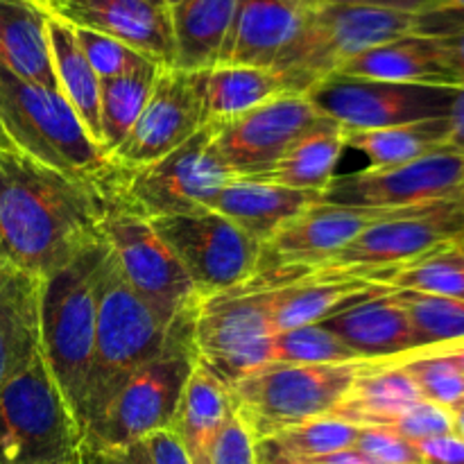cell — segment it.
<instances>
[{"label":"cell","instance_id":"cell-1","mask_svg":"<svg viewBox=\"0 0 464 464\" xmlns=\"http://www.w3.org/2000/svg\"><path fill=\"white\" fill-rule=\"evenodd\" d=\"M63 175L36 159L0 148V263L41 281L102 240V220L121 181Z\"/></svg>","mask_w":464,"mask_h":464},{"label":"cell","instance_id":"cell-2","mask_svg":"<svg viewBox=\"0 0 464 464\" xmlns=\"http://www.w3.org/2000/svg\"><path fill=\"white\" fill-rule=\"evenodd\" d=\"M179 317L175 322L163 320L131 290L116 258L111 252L107 254L98 285L93 353L80 408L82 433L145 365L166 352Z\"/></svg>","mask_w":464,"mask_h":464},{"label":"cell","instance_id":"cell-3","mask_svg":"<svg viewBox=\"0 0 464 464\" xmlns=\"http://www.w3.org/2000/svg\"><path fill=\"white\" fill-rule=\"evenodd\" d=\"M0 125L18 152L63 175L107 181L121 170L91 139L62 91L21 80L3 66Z\"/></svg>","mask_w":464,"mask_h":464},{"label":"cell","instance_id":"cell-4","mask_svg":"<svg viewBox=\"0 0 464 464\" xmlns=\"http://www.w3.org/2000/svg\"><path fill=\"white\" fill-rule=\"evenodd\" d=\"M420 14L365 5H326L304 9L293 44L272 66L284 93L306 95L349 59L401 36L417 34Z\"/></svg>","mask_w":464,"mask_h":464},{"label":"cell","instance_id":"cell-5","mask_svg":"<svg viewBox=\"0 0 464 464\" xmlns=\"http://www.w3.org/2000/svg\"><path fill=\"white\" fill-rule=\"evenodd\" d=\"M107 254L104 240L86 247L44 281L41 295V356L75 411L77 421L93 353L98 285Z\"/></svg>","mask_w":464,"mask_h":464},{"label":"cell","instance_id":"cell-6","mask_svg":"<svg viewBox=\"0 0 464 464\" xmlns=\"http://www.w3.org/2000/svg\"><path fill=\"white\" fill-rule=\"evenodd\" d=\"M370 361L340 365L270 362L229 388L238 420L263 442L306 421L329 417Z\"/></svg>","mask_w":464,"mask_h":464},{"label":"cell","instance_id":"cell-7","mask_svg":"<svg viewBox=\"0 0 464 464\" xmlns=\"http://www.w3.org/2000/svg\"><path fill=\"white\" fill-rule=\"evenodd\" d=\"M84 433L44 356L0 388V464H75Z\"/></svg>","mask_w":464,"mask_h":464},{"label":"cell","instance_id":"cell-8","mask_svg":"<svg viewBox=\"0 0 464 464\" xmlns=\"http://www.w3.org/2000/svg\"><path fill=\"white\" fill-rule=\"evenodd\" d=\"M195 306V304H193ZM195 367L193 308L179 317L166 352L145 365L84 430V444L122 451L159 430H168Z\"/></svg>","mask_w":464,"mask_h":464},{"label":"cell","instance_id":"cell-9","mask_svg":"<svg viewBox=\"0 0 464 464\" xmlns=\"http://www.w3.org/2000/svg\"><path fill=\"white\" fill-rule=\"evenodd\" d=\"M275 288H243L198 297L193 306L195 361L231 388L272 362Z\"/></svg>","mask_w":464,"mask_h":464},{"label":"cell","instance_id":"cell-10","mask_svg":"<svg viewBox=\"0 0 464 464\" xmlns=\"http://www.w3.org/2000/svg\"><path fill=\"white\" fill-rule=\"evenodd\" d=\"M464 238V195L426 211L392 213L367 227L311 275L374 279ZM306 276V275H304Z\"/></svg>","mask_w":464,"mask_h":464},{"label":"cell","instance_id":"cell-11","mask_svg":"<svg viewBox=\"0 0 464 464\" xmlns=\"http://www.w3.org/2000/svg\"><path fill=\"white\" fill-rule=\"evenodd\" d=\"M231 179L234 175L213 154L207 125L166 157L136 170H122L118 195L150 220L195 216L208 211Z\"/></svg>","mask_w":464,"mask_h":464},{"label":"cell","instance_id":"cell-12","mask_svg":"<svg viewBox=\"0 0 464 464\" xmlns=\"http://www.w3.org/2000/svg\"><path fill=\"white\" fill-rule=\"evenodd\" d=\"M122 177V175H121ZM121 186V181H118ZM118 186L102 220V240L116 258L122 276L163 320L175 322L198 302L188 275L150 218L122 202Z\"/></svg>","mask_w":464,"mask_h":464},{"label":"cell","instance_id":"cell-13","mask_svg":"<svg viewBox=\"0 0 464 464\" xmlns=\"http://www.w3.org/2000/svg\"><path fill=\"white\" fill-rule=\"evenodd\" d=\"M188 275L198 297L252 284L261 245L216 211L150 220Z\"/></svg>","mask_w":464,"mask_h":464},{"label":"cell","instance_id":"cell-14","mask_svg":"<svg viewBox=\"0 0 464 464\" xmlns=\"http://www.w3.org/2000/svg\"><path fill=\"white\" fill-rule=\"evenodd\" d=\"M456 91L335 72L306 95L322 116L338 122L344 131H362L449 118Z\"/></svg>","mask_w":464,"mask_h":464},{"label":"cell","instance_id":"cell-15","mask_svg":"<svg viewBox=\"0 0 464 464\" xmlns=\"http://www.w3.org/2000/svg\"><path fill=\"white\" fill-rule=\"evenodd\" d=\"M388 216L392 213L326 202L313 204L263 245L258 272L247 285L275 288L311 275L358 238L367 227Z\"/></svg>","mask_w":464,"mask_h":464},{"label":"cell","instance_id":"cell-16","mask_svg":"<svg viewBox=\"0 0 464 464\" xmlns=\"http://www.w3.org/2000/svg\"><path fill=\"white\" fill-rule=\"evenodd\" d=\"M324 121L308 95L281 93L227 121L213 122L211 150L234 177H256L275 166L304 134Z\"/></svg>","mask_w":464,"mask_h":464},{"label":"cell","instance_id":"cell-17","mask_svg":"<svg viewBox=\"0 0 464 464\" xmlns=\"http://www.w3.org/2000/svg\"><path fill=\"white\" fill-rule=\"evenodd\" d=\"M202 127L207 125L198 72L161 68L139 121L113 154V163L121 170L148 166L186 143Z\"/></svg>","mask_w":464,"mask_h":464},{"label":"cell","instance_id":"cell-18","mask_svg":"<svg viewBox=\"0 0 464 464\" xmlns=\"http://www.w3.org/2000/svg\"><path fill=\"white\" fill-rule=\"evenodd\" d=\"M44 7L68 25L107 34L159 66H172L175 44L168 9L145 0H45Z\"/></svg>","mask_w":464,"mask_h":464},{"label":"cell","instance_id":"cell-19","mask_svg":"<svg viewBox=\"0 0 464 464\" xmlns=\"http://www.w3.org/2000/svg\"><path fill=\"white\" fill-rule=\"evenodd\" d=\"M304 23L295 0H236L218 66L270 68L279 62Z\"/></svg>","mask_w":464,"mask_h":464},{"label":"cell","instance_id":"cell-20","mask_svg":"<svg viewBox=\"0 0 464 464\" xmlns=\"http://www.w3.org/2000/svg\"><path fill=\"white\" fill-rule=\"evenodd\" d=\"M362 361H388L415 349L411 317L390 288L322 322Z\"/></svg>","mask_w":464,"mask_h":464},{"label":"cell","instance_id":"cell-21","mask_svg":"<svg viewBox=\"0 0 464 464\" xmlns=\"http://www.w3.org/2000/svg\"><path fill=\"white\" fill-rule=\"evenodd\" d=\"M338 75L397 82V84L460 89L456 72L449 66L442 41L440 36L429 34H408L365 50L358 57L349 59L340 68Z\"/></svg>","mask_w":464,"mask_h":464},{"label":"cell","instance_id":"cell-22","mask_svg":"<svg viewBox=\"0 0 464 464\" xmlns=\"http://www.w3.org/2000/svg\"><path fill=\"white\" fill-rule=\"evenodd\" d=\"M317 202H322L320 193L234 177L216 195L208 211L220 213L263 247L281 227Z\"/></svg>","mask_w":464,"mask_h":464},{"label":"cell","instance_id":"cell-23","mask_svg":"<svg viewBox=\"0 0 464 464\" xmlns=\"http://www.w3.org/2000/svg\"><path fill=\"white\" fill-rule=\"evenodd\" d=\"M44 281L0 263V388L41 353Z\"/></svg>","mask_w":464,"mask_h":464},{"label":"cell","instance_id":"cell-24","mask_svg":"<svg viewBox=\"0 0 464 464\" xmlns=\"http://www.w3.org/2000/svg\"><path fill=\"white\" fill-rule=\"evenodd\" d=\"M50 14L39 0H0V66L59 91L48 36Z\"/></svg>","mask_w":464,"mask_h":464},{"label":"cell","instance_id":"cell-25","mask_svg":"<svg viewBox=\"0 0 464 464\" xmlns=\"http://www.w3.org/2000/svg\"><path fill=\"white\" fill-rule=\"evenodd\" d=\"M383 285L353 276L306 275L290 284L275 285L272 324L276 334L297 326L322 324L352 304L372 297Z\"/></svg>","mask_w":464,"mask_h":464},{"label":"cell","instance_id":"cell-26","mask_svg":"<svg viewBox=\"0 0 464 464\" xmlns=\"http://www.w3.org/2000/svg\"><path fill=\"white\" fill-rule=\"evenodd\" d=\"M234 412L229 388L195 361L170 426L190 464H207L213 442Z\"/></svg>","mask_w":464,"mask_h":464},{"label":"cell","instance_id":"cell-27","mask_svg":"<svg viewBox=\"0 0 464 464\" xmlns=\"http://www.w3.org/2000/svg\"><path fill=\"white\" fill-rule=\"evenodd\" d=\"M421 399L411 376L397 365L370 361L361 376L353 381L343 401L329 412L331 420L365 429V426H390L403 411Z\"/></svg>","mask_w":464,"mask_h":464},{"label":"cell","instance_id":"cell-28","mask_svg":"<svg viewBox=\"0 0 464 464\" xmlns=\"http://www.w3.org/2000/svg\"><path fill=\"white\" fill-rule=\"evenodd\" d=\"M236 0H181L170 9L175 59L172 68L202 72L218 66Z\"/></svg>","mask_w":464,"mask_h":464},{"label":"cell","instance_id":"cell-29","mask_svg":"<svg viewBox=\"0 0 464 464\" xmlns=\"http://www.w3.org/2000/svg\"><path fill=\"white\" fill-rule=\"evenodd\" d=\"M344 150V130L324 116V121L304 134L275 166L249 179L322 195L335 177V166Z\"/></svg>","mask_w":464,"mask_h":464},{"label":"cell","instance_id":"cell-30","mask_svg":"<svg viewBox=\"0 0 464 464\" xmlns=\"http://www.w3.org/2000/svg\"><path fill=\"white\" fill-rule=\"evenodd\" d=\"M198 84L204 125L234 118L284 93L275 71L254 66H213L198 72Z\"/></svg>","mask_w":464,"mask_h":464},{"label":"cell","instance_id":"cell-31","mask_svg":"<svg viewBox=\"0 0 464 464\" xmlns=\"http://www.w3.org/2000/svg\"><path fill=\"white\" fill-rule=\"evenodd\" d=\"M48 36L59 91L86 127L91 139L100 145V77L95 75L84 50L80 48L75 27L50 14Z\"/></svg>","mask_w":464,"mask_h":464},{"label":"cell","instance_id":"cell-32","mask_svg":"<svg viewBox=\"0 0 464 464\" xmlns=\"http://www.w3.org/2000/svg\"><path fill=\"white\" fill-rule=\"evenodd\" d=\"M449 118L383 127V130L344 131V148L361 152L367 168H390L447 150Z\"/></svg>","mask_w":464,"mask_h":464},{"label":"cell","instance_id":"cell-33","mask_svg":"<svg viewBox=\"0 0 464 464\" xmlns=\"http://www.w3.org/2000/svg\"><path fill=\"white\" fill-rule=\"evenodd\" d=\"M161 68L148 66L130 75L100 82V148L111 161L139 121Z\"/></svg>","mask_w":464,"mask_h":464},{"label":"cell","instance_id":"cell-34","mask_svg":"<svg viewBox=\"0 0 464 464\" xmlns=\"http://www.w3.org/2000/svg\"><path fill=\"white\" fill-rule=\"evenodd\" d=\"M370 281L394 290H417L464 299V249L460 245H449Z\"/></svg>","mask_w":464,"mask_h":464},{"label":"cell","instance_id":"cell-35","mask_svg":"<svg viewBox=\"0 0 464 464\" xmlns=\"http://www.w3.org/2000/svg\"><path fill=\"white\" fill-rule=\"evenodd\" d=\"M390 290L397 295L411 317L415 349L464 338V299L417 293V290Z\"/></svg>","mask_w":464,"mask_h":464},{"label":"cell","instance_id":"cell-36","mask_svg":"<svg viewBox=\"0 0 464 464\" xmlns=\"http://www.w3.org/2000/svg\"><path fill=\"white\" fill-rule=\"evenodd\" d=\"M362 361L334 331L322 324L297 326L281 331L272 343V362L293 365H340V362Z\"/></svg>","mask_w":464,"mask_h":464},{"label":"cell","instance_id":"cell-37","mask_svg":"<svg viewBox=\"0 0 464 464\" xmlns=\"http://www.w3.org/2000/svg\"><path fill=\"white\" fill-rule=\"evenodd\" d=\"M383 362L401 367L426 401H433L449 411L464 403V374L444 358L426 352H408Z\"/></svg>","mask_w":464,"mask_h":464},{"label":"cell","instance_id":"cell-38","mask_svg":"<svg viewBox=\"0 0 464 464\" xmlns=\"http://www.w3.org/2000/svg\"><path fill=\"white\" fill-rule=\"evenodd\" d=\"M356 438L358 426L331 420V417H320V420L306 421V424L284 430V433L275 435L270 440L281 451L290 453L299 460H315V458L353 449Z\"/></svg>","mask_w":464,"mask_h":464},{"label":"cell","instance_id":"cell-39","mask_svg":"<svg viewBox=\"0 0 464 464\" xmlns=\"http://www.w3.org/2000/svg\"><path fill=\"white\" fill-rule=\"evenodd\" d=\"M75 36L80 41V48L84 50L86 59H89L91 68L100 77V82L111 80V77L130 75V72L140 71V68L159 66L157 62L145 57L143 53L134 50L131 45L111 39L107 34H100V32L75 27Z\"/></svg>","mask_w":464,"mask_h":464},{"label":"cell","instance_id":"cell-40","mask_svg":"<svg viewBox=\"0 0 464 464\" xmlns=\"http://www.w3.org/2000/svg\"><path fill=\"white\" fill-rule=\"evenodd\" d=\"M353 449L372 464H421L417 444L401 438L397 430L388 429V426L358 429Z\"/></svg>","mask_w":464,"mask_h":464},{"label":"cell","instance_id":"cell-41","mask_svg":"<svg viewBox=\"0 0 464 464\" xmlns=\"http://www.w3.org/2000/svg\"><path fill=\"white\" fill-rule=\"evenodd\" d=\"M388 429L397 430L401 438L417 444L424 442V440L438 438V435L453 433L456 421H453V411L438 406L433 401H426V399H420L408 411H403Z\"/></svg>","mask_w":464,"mask_h":464},{"label":"cell","instance_id":"cell-42","mask_svg":"<svg viewBox=\"0 0 464 464\" xmlns=\"http://www.w3.org/2000/svg\"><path fill=\"white\" fill-rule=\"evenodd\" d=\"M207 464H258L256 442L238 415H231L208 451Z\"/></svg>","mask_w":464,"mask_h":464},{"label":"cell","instance_id":"cell-43","mask_svg":"<svg viewBox=\"0 0 464 464\" xmlns=\"http://www.w3.org/2000/svg\"><path fill=\"white\" fill-rule=\"evenodd\" d=\"M433 9L420 14L417 34L444 36L464 27V0H430Z\"/></svg>","mask_w":464,"mask_h":464},{"label":"cell","instance_id":"cell-44","mask_svg":"<svg viewBox=\"0 0 464 464\" xmlns=\"http://www.w3.org/2000/svg\"><path fill=\"white\" fill-rule=\"evenodd\" d=\"M421 464H464V438L458 430L417 442Z\"/></svg>","mask_w":464,"mask_h":464},{"label":"cell","instance_id":"cell-45","mask_svg":"<svg viewBox=\"0 0 464 464\" xmlns=\"http://www.w3.org/2000/svg\"><path fill=\"white\" fill-rule=\"evenodd\" d=\"M143 442L148 447L152 464H190L184 447H181L179 440L175 438L170 429L159 430V433L150 435Z\"/></svg>","mask_w":464,"mask_h":464},{"label":"cell","instance_id":"cell-46","mask_svg":"<svg viewBox=\"0 0 464 464\" xmlns=\"http://www.w3.org/2000/svg\"><path fill=\"white\" fill-rule=\"evenodd\" d=\"M299 7H326V5H365V7H388V9H401V12L421 14L433 9L430 0H295Z\"/></svg>","mask_w":464,"mask_h":464},{"label":"cell","instance_id":"cell-47","mask_svg":"<svg viewBox=\"0 0 464 464\" xmlns=\"http://www.w3.org/2000/svg\"><path fill=\"white\" fill-rule=\"evenodd\" d=\"M447 150L464 154V86L456 91L451 111H449V136Z\"/></svg>","mask_w":464,"mask_h":464},{"label":"cell","instance_id":"cell-48","mask_svg":"<svg viewBox=\"0 0 464 464\" xmlns=\"http://www.w3.org/2000/svg\"><path fill=\"white\" fill-rule=\"evenodd\" d=\"M440 41H442L444 53H447L449 66H451V71L456 72L458 82H460V89H462L464 86V27L440 36Z\"/></svg>","mask_w":464,"mask_h":464},{"label":"cell","instance_id":"cell-49","mask_svg":"<svg viewBox=\"0 0 464 464\" xmlns=\"http://www.w3.org/2000/svg\"><path fill=\"white\" fill-rule=\"evenodd\" d=\"M256 462L258 464H311L308 460H299V458L281 451L272 440L256 442Z\"/></svg>","mask_w":464,"mask_h":464},{"label":"cell","instance_id":"cell-50","mask_svg":"<svg viewBox=\"0 0 464 464\" xmlns=\"http://www.w3.org/2000/svg\"><path fill=\"white\" fill-rule=\"evenodd\" d=\"M415 352H426L433 353V356L444 358V361L451 362L453 367L464 374V338L462 340H451V343H442V344H433V347H424V349H415Z\"/></svg>","mask_w":464,"mask_h":464},{"label":"cell","instance_id":"cell-51","mask_svg":"<svg viewBox=\"0 0 464 464\" xmlns=\"http://www.w3.org/2000/svg\"><path fill=\"white\" fill-rule=\"evenodd\" d=\"M80 464H125L121 451H102V449L82 444Z\"/></svg>","mask_w":464,"mask_h":464},{"label":"cell","instance_id":"cell-52","mask_svg":"<svg viewBox=\"0 0 464 464\" xmlns=\"http://www.w3.org/2000/svg\"><path fill=\"white\" fill-rule=\"evenodd\" d=\"M311 464H372L370 460L361 456L356 449H347V451H338L331 453V456L324 458H315V460H308Z\"/></svg>","mask_w":464,"mask_h":464},{"label":"cell","instance_id":"cell-53","mask_svg":"<svg viewBox=\"0 0 464 464\" xmlns=\"http://www.w3.org/2000/svg\"><path fill=\"white\" fill-rule=\"evenodd\" d=\"M121 456L122 460H125V464H152V458H150V451L148 447H145V442H136L131 444V447L122 449Z\"/></svg>","mask_w":464,"mask_h":464},{"label":"cell","instance_id":"cell-54","mask_svg":"<svg viewBox=\"0 0 464 464\" xmlns=\"http://www.w3.org/2000/svg\"><path fill=\"white\" fill-rule=\"evenodd\" d=\"M453 421H456V430L464 438V403L462 406L453 408Z\"/></svg>","mask_w":464,"mask_h":464},{"label":"cell","instance_id":"cell-55","mask_svg":"<svg viewBox=\"0 0 464 464\" xmlns=\"http://www.w3.org/2000/svg\"><path fill=\"white\" fill-rule=\"evenodd\" d=\"M0 148H5V150H14L12 140H9V136H7V134H5L3 125H0Z\"/></svg>","mask_w":464,"mask_h":464},{"label":"cell","instance_id":"cell-56","mask_svg":"<svg viewBox=\"0 0 464 464\" xmlns=\"http://www.w3.org/2000/svg\"><path fill=\"white\" fill-rule=\"evenodd\" d=\"M145 3H152V5H157V7L168 9V7H166V0H145Z\"/></svg>","mask_w":464,"mask_h":464},{"label":"cell","instance_id":"cell-57","mask_svg":"<svg viewBox=\"0 0 464 464\" xmlns=\"http://www.w3.org/2000/svg\"><path fill=\"white\" fill-rule=\"evenodd\" d=\"M181 0H166V7H168V12H170L172 7H175V5H179Z\"/></svg>","mask_w":464,"mask_h":464},{"label":"cell","instance_id":"cell-58","mask_svg":"<svg viewBox=\"0 0 464 464\" xmlns=\"http://www.w3.org/2000/svg\"><path fill=\"white\" fill-rule=\"evenodd\" d=\"M39 3H41V5H44V3H45V0H39Z\"/></svg>","mask_w":464,"mask_h":464},{"label":"cell","instance_id":"cell-59","mask_svg":"<svg viewBox=\"0 0 464 464\" xmlns=\"http://www.w3.org/2000/svg\"><path fill=\"white\" fill-rule=\"evenodd\" d=\"M75 464H80V460H77V462H75Z\"/></svg>","mask_w":464,"mask_h":464}]
</instances>
